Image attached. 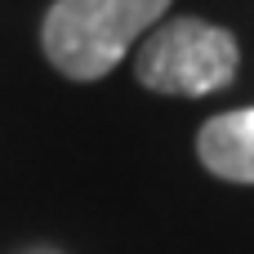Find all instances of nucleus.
I'll list each match as a JSON object with an SVG mask.
<instances>
[{"instance_id": "f257e3e1", "label": "nucleus", "mask_w": 254, "mask_h": 254, "mask_svg": "<svg viewBox=\"0 0 254 254\" xmlns=\"http://www.w3.org/2000/svg\"><path fill=\"white\" fill-rule=\"evenodd\" d=\"M165 9L170 0H54L40 27L45 58L67 80H103Z\"/></svg>"}, {"instance_id": "f03ea898", "label": "nucleus", "mask_w": 254, "mask_h": 254, "mask_svg": "<svg viewBox=\"0 0 254 254\" xmlns=\"http://www.w3.org/2000/svg\"><path fill=\"white\" fill-rule=\"evenodd\" d=\"M241 49L232 31L205 22V18H174L165 27H152L134 58V76L152 94H179L201 98L214 89H228L237 80Z\"/></svg>"}, {"instance_id": "7ed1b4c3", "label": "nucleus", "mask_w": 254, "mask_h": 254, "mask_svg": "<svg viewBox=\"0 0 254 254\" xmlns=\"http://www.w3.org/2000/svg\"><path fill=\"white\" fill-rule=\"evenodd\" d=\"M196 156L223 183H254V107L205 121L196 134Z\"/></svg>"}]
</instances>
